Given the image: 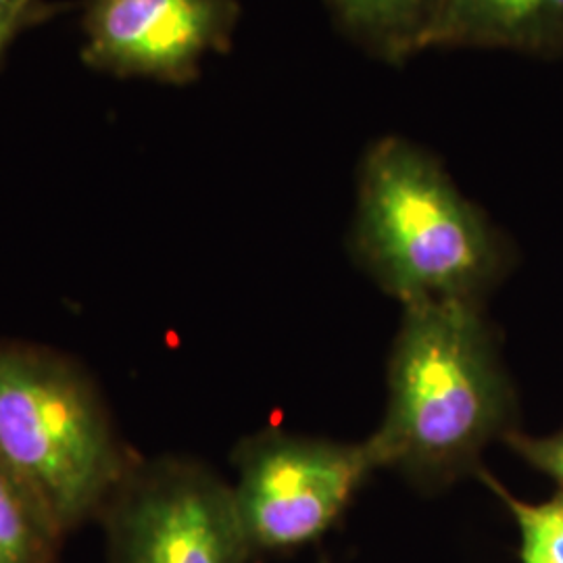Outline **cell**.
Segmentation results:
<instances>
[{"label":"cell","instance_id":"obj_1","mask_svg":"<svg viewBox=\"0 0 563 563\" xmlns=\"http://www.w3.org/2000/svg\"><path fill=\"white\" fill-rule=\"evenodd\" d=\"M516 390L481 302L402 307L386 413L367 439L378 470L443 490L483 470L486 446L516 430Z\"/></svg>","mask_w":563,"mask_h":563},{"label":"cell","instance_id":"obj_2","mask_svg":"<svg viewBox=\"0 0 563 563\" xmlns=\"http://www.w3.org/2000/svg\"><path fill=\"white\" fill-rule=\"evenodd\" d=\"M353 249L401 302H481L501 280L505 249L483 209L430 153L388 136L363 157Z\"/></svg>","mask_w":563,"mask_h":563},{"label":"cell","instance_id":"obj_3","mask_svg":"<svg viewBox=\"0 0 563 563\" xmlns=\"http://www.w3.org/2000/svg\"><path fill=\"white\" fill-rule=\"evenodd\" d=\"M0 465L67 537L102 511L132 462L78 363L0 342Z\"/></svg>","mask_w":563,"mask_h":563},{"label":"cell","instance_id":"obj_4","mask_svg":"<svg viewBox=\"0 0 563 563\" xmlns=\"http://www.w3.org/2000/svg\"><path fill=\"white\" fill-rule=\"evenodd\" d=\"M232 497L253 555L320 541L378 470L367 441L336 443L262 430L242 439Z\"/></svg>","mask_w":563,"mask_h":563},{"label":"cell","instance_id":"obj_5","mask_svg":"<svg viewBox=\"0 0 563 563\" xmlns=\"http://www.w3.org/2000/svg\"><path fill=\"white\" fill-rule=\"evenodd\" d=\"M104 511L109 563H249L232 486L180 457L134 462Z\"/></svg>","mask_w":563,"mask_h":563},{"label":"cell","instance_id":"obj_6","mask_svg":"<svg viewBox=\"0 0 563 563\" xmlns=\"http://www.w3.org/2000/svg\"><path fill=\"white\" fill-rule=\"evenodd\" d=\"M236 0H86V65L120 78L188 84L230 48Z\"/></svg>","mask_w":563,"mask_h":563},{"label":"cell","instance_id":"obj_7","mask_svg":"<svg viewBox=\"0 0 563 563\" xmlns=\"http://www.w3.org/2000/svg\"><path fill=\"white\" fill-rule=\"evenodd\" d=\"M563 51V0H441L423 48Z\"/></svg>","mask_w":563,"mask_h":563},{"label":"cell","instance_id":"obj_8","mask_svg":"<svg viewBox=\"0 0 563 563\" xmlns=\"http://www.w3.org/2000/svg\"><path fill=\"white\" fill-rule=\"evenodd\" d=\"M441 0H332L342 25L384 59L420 51Z\"/></svg>","mask_w":563,"mask_h":563},{"label":"cell","instance_id":"obj_9","mask_svg":"<svg viewBox=\"0 0 563 563\" xmlns=\"http://www.w3.org/2000/svg\"><path fill=\"white\" fill-rule=\"evenodd\" d=\"M63 539L34 495L0 465V563H60Z\"/></svg>","mask_w":563,"mask_h":563},{"label":"cell","instance_id":"obj_10","mask_svg":"<svg viewBox=\"0 0 563 563\" xmlns=\"http://www.w3.org/2000/svg\"><path fill=\"white\" fill-rule=\"evenodd\" d=\"M478 476L504 501L520 530V562L563 563V488L547 501L528 504L507 493L484 470Z\"/></svg>","mask_w":563,"mask_h":563},{"label":"cell","instance_id":"obj_11","mask_svg":"<svg viewBox=\"0 0 563 563\" xmlns=\"http://www.w3.org/2000/svg\"><path fill=\"white\" fill-rule=\"evenodd\" d=\"M504 443L523 462L543 472L563 488V430L547 437H528L514 430L505 437Z\"/></svg>","mask_w":563,"mask_h":563},{"label":"cell","instance_id":"obj_12","mask_svg":"<svg viewBox=\"0 0 563 563\" xmlns=\"http://www.w3.org/2000/svg\"><path fill=\"white\" fill-rule=\"evenodd\" d=\"M46 15V9L38 2L21 7H0V57L7 46L18 38L21 30Z\"/></svg>","mask_w":563,"mask_h":563},{"label":"cell","instance_id":"obj_13","mask_svg":"<svg viewBox=\"0 0 563 563\" xmlns=\"http://www.w3.org/2000/svg\"><path fill=\"white\" fill-rule=\"evenodd\" d=\"M36 0H0V7H21V4H32Z\"/></svg>","mask_w":563,"mask_h":563}]
</instances>
